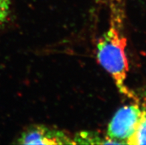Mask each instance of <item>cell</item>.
<instances>
[{
    "label": "cell",
    "instance_id": "1",
    "mask_svg": "<svg viewBox=\"0 0 146 145\" xmlns=\"http://www.w3.org/2000/svg\"><path fill=\"white\" fill-rule=\"evenodd\" d=\"M110 27L97 42L96 56L100 65L110 74L119 91L129 99L135 95L125 84L128 72L125 48L127 39L120 30V18L112 13Z\"/></svg>",
    "mask_w": 146,
    "mask_h": 145
},
{
    "label": "cell",
    "instance_id": "2",
    "mask_svg": "<svg viewBox=\"0 0 146 145\" xmlns=\"http://www.w3.org/2000/svg\"><path fill=\"white\" fill-rule=\"evenodd\" d=\"M143 110L137 104L119 109L108 126L106 137L113 144H124L135 131Z\"/></svg>",
    "mask_w": 146,
    "mask_h": 145
},
{
    "label": "cell",
    "instance_id": "3",
    "mask_svg": "<svg viewBox=\"0 0 146 145\" xmlns=\"http://www.w3.org/2000/svg\"><path fill=\"white\" fill-rule=\"evenodd\" d=\"M15 143L42 145L74 144L73 138L65 132L43 124H35L25 129Z\"/></svg>",
    "mask_w": 146,
    "mask_h": 145
},
{
    "label": "cell",
    "instance_id": "4",
    "mask_svg": "<svg viewBox=\"0 0 146 145\" xmlns=\"http://www.w3.org/2000/svg\"><path fill=\"white\" fill-rule=\"evenodd\" d=\"M74 144H109L113 142L107 137H101L97 132L82 131L74 136L73 138Z\"/></svg>",
    "mask_w": 146,
    "mask_h": 145
},
{
    "label": "cell",
    "instance_id": "5",
    "mask_svg": "<svg viewBox=\"0 0 146 145\" xmlns=\"http://www.w3.org/2000/svg\"><path fill=\"white\" fill-rule=\"evenodd\" d=\"M127 144H146V111L143 110L135 131L126 142Z\"/></svg>",
    "mask_w": 146,
    "mask_h": 145
},
{
    "label": "cell",
    "instance_id": "6",
    "mask_svg": "<svg viewBox=\"0 0 146 145\" xmlns=\"http://www.w3.org/2000/svg\"><path fill=\"white\" fill-rule=\"evenodd\" d=\"M11 0H0V28L4 25L9 16Z\"/></svg>",
    "mask_w": 146,
    "mask_h": 145
},
{
    "label": "cell",
    "instance_id": "7",
    "mask_svg": "<svg viewBox=\"0 0 146 145\" xmlns=\"http://www.w3.org/2000/svg\"><path fill=\"white\" fill-rule=\"evenodd\" d=\"M145 96H146V93H145Z\"/></svg>",
    "mask_w": 146,
    "mask_h": 145
}]
</instances>
